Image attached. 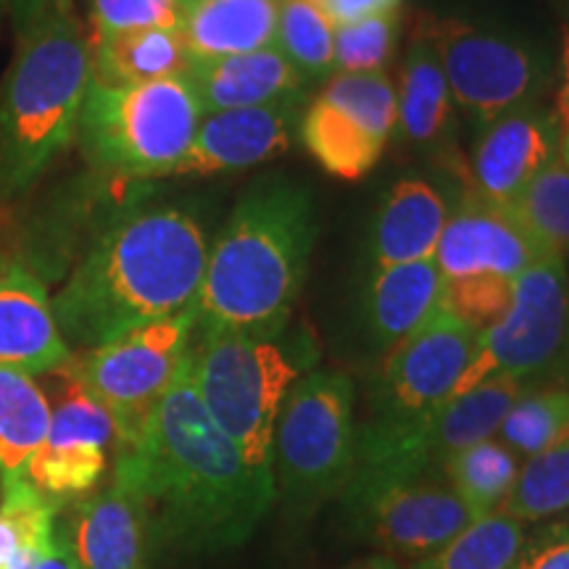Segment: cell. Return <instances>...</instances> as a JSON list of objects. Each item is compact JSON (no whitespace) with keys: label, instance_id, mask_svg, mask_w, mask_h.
<instances>
[{"label":"cell","instance_id":"cell-1","mask_svg":"<svg viewBox=\"0 0 569 569\" xmlns=\"http://www.w3.org/2000/svg\"><path fill=\"white\" fill-rule=\"evenodd\" d=\"M111 475L142 501L151 551L172 557L238 549L277 501L274 480L248 465L203 407L190 356L138 443L113 451Z\"/></svg>","mask_w":569,"mask_h":569},{"label":"cell","instance_id":"cell-2","mask_svg":"<svg viewBox=\"0 0 569 569\" xmlns=\"http://www.w3.org/2000/svg\"><path fill=\"white\" fill-rule=\"evenodd\" d=\"M209 243L182 209H148L113 224L53 298L71 351L196 309Z\"/></svg>","mask_w":569,"mask_h":569},{"label":"cell","instance_id":"cell-3","mask_svg":"<svg viewBox=\"0 0 569 569\" xmlns=\"http://www.w3.org/2000/svg\"><path fill=\"white\" fill-rule=\"evenodd\" d=\"M315 198L288 177H267L234 206L206 259L198 327L280 338L309 272Z\"/></svg>","mask_w":569,"mask_h":569},{"label":"cell","instance_id":"cell-4","mask_svg":"<svg viewBox=\"0 0 569 569\" xmlns=\"http://www.w3.org/2000/svg\"><path fill=\"white\" fill-rule=\"evenodd\" d=\"M92 82L90 34L74 0H51L0 84V201L24 196L77 140Z\"/></svg>","mask_w":569,"mask_h":569},{"label":"cell","instance_id":"cell-5","mask_svg":"<svg viewBox=\"0 0 569 569\" xmlns=\"http://www.w3.org/2000/svg\"><path fill=\"white\" fill-rule=\"evenodd\" d=\"M190 375L219 430L261 478H272V438L280 407L309 361L280 343L243 332L196 327Z\"/></svg>","mask_w":569,"mask_h":569},{"label":"cell","instance_id":"cell-6","mask_svg":"<svg viewBox=\"0 0 569 569\" xmlns=\"http://www.w3.org/2000/svg\"><path fill=\"white\" fill-rule=\"evenodd\" d=\"M201 119L203 109L184 74L130 88L90 82L77 140L98 172L156 180L177 172Z\"/></svg>","mask_w":569,"mask_h":569},{"label":"cell","instance_id":"cell-7","mask_svg":"<svg viewBox=\"0 0 569 569\" xmlns=\"http://www.w3.org/2000/svg\"><path fill=\"white\" fill-rule=\"evenodd\" d=\"M478 343V330L438 306L425 325L390 348L375 377L369 419L356 427L353 469L377 465L430 425L457 390Z\"/></svg>","mask_w":569,"mask_h":569},{"label":"cell","instance_id":"cell-8","mask_svg":"<svg viewBox=\"0 0 569 569\" xmlns=\"http://www.w3.org/2000/svg\"><path fill=\"white\" fill-rule=\"evenodd\" d=\"M353 382L338 369L298 377L284 396L272 438L277 498L293 517L311 515L340 496L353 475Z\"/></svg>","mask_w":569,"mask_h":569},{"label":"cell","instance_id":"cell-9","mask_svg":"<svg viewBox=\"0 0 569 569\" xmlns=\"http://www.w3.org/2000/svg\"><path fill=\"white\" fill-rule=\"evenodd\" d=\"M196 327L198 315L190 309L71 356L69 372L113 419V451L146 432L188 361Z\"/></svg>","mask_w":569,"mask_h":569},{"label":"cell","instance_id":"cell-10","mask_svg":"<svg viewBox=\"0 0 569 569\" xmlns=\"http://www.w3.org/2000/svg\"><path fill=\"white\" fill-rule=\"evenodd\" d=\"M567 327L569 280L565 261L543 256L515 277L509 311L480 336L475 359L461 375L453 396L467 393L493 377H511L528 388L559 382Z\"/></svg>","mask_w":569,"mask_h":569},{"label":"cell","instance_id":"cell-11","mask_svg":"<svg viewBox=\"0 0 569 569\" xmlns=\"http://www.w3.org/2000/svg\"><path fill=\"white\" fill-rule=\"evenodd\" d=\"M422 32L436 48L453 106L480 130L517 106L530 103L543 88V59L525 42L461 19H425Z\"/></svg>","mask_w":569,"mask_h":569},{"label":"cell","instance_id":"cell-12","mask_svg":"<svg viewBox=\"0 0 569 569\" xmlns=\"http://www.w3.org/2000/svg\"><path fill=\"white\" fill-rule=\"evenodd\" d=\"M353 525L393 557L425 559L475 522L446 478L388 482L343 493Z\"/></svg>","mask_w":569,"mask_h":569},{"label":"cell","instance_id":"cell-13","mask_svg":"<svg viewBox=\"0 0 569 569\" xmlns=\"http://www.w3.org/2000/svg\"><path fill=\"white\" fill-rule=\"evenodd\" d=\"M559 124L536 103L517 106L482 127L467 193L509 206L559 156Z\"/></svg>","mask_w":569,"mask_h":569},{"label":"cell","instance_id":"cell-14","mask_svg":"<svg viewBox=\"0 0 569 569\" xmlns=\"http://www.w3.org/2000/svg\"><path fill=\"white\" fill-rule=\"evenodd\" d=\"M303 96L284 101L248 106V109L203 113L193 146L174 174H222L284 153L301 124Z\"/></svg>","mask_w":569,"mask_h":569},{"label":"cell","instance_id":"cell-15","mask_svg":"<svg viewBox=\"0 0 569 569\" xmlns=\"http://www.w3.org/2000/svg\"><path fill=\"white\" fill-rule=\"evenodd\" d=\"M546 253L517 222L509 206H498L467 193L459 209L448 213L440 234L436 264L443 277L501 274L515 280ZM559 259V256H557Z\"/></svg>","mask_w":569,"mask_h":569},{"label":"cell","instance_id":"cell-16","mask_svg":"<svg viewBox=\"0 0 569 569\" xmlns=\"http://www.w3.org/2000/svg\"><path fill=\"white\" fill-rule=\"evenodd\" d=\"M71 356L42 277L19 256L0 253V367L51 375Z\"/></svg>","mask_w":569,"mask_h":569},{"label":"cell","instance_id":"cell-17","mask_svg":"<svg viewBox=\"0 0 569 569\" xmlns=\"http://www.w3.org/2000/svg\"><path fill=\"white\" fill-rule=\"evenodd\" d=\"M80 569H148L151 536L138 493L119 478L74 501L61 522Z\"/></svg>","mask_w":569,"mask_h":569},{"label":"cell","instance_id":"cell-18","mask_svg":"<svg viewBox=\"0 0 569 569\" xmlns=\"http://www.w3.org/2000/svg\"><path fill=\"white\" fill-rule=\"evenodd\" d=\"M184 80L198 96L203 113L248 109L303 96L306 82L277 46L227 59L190 61Z\"/></svg>","mask_w":569,"mask_h":569},{"label":"cell","instance_id":"cell-19","mask_svg":"<svg viewBox=\"0 0 569 569\" xmlns=\"http://www.w3.org/2000/svg\"><path fill=\"white\" fill-rule=\"evenodd\" d=\"M448 222V203L430 182L409 177L390 188L372 227L375 269L436 259Z\"/></svg>","mask_w":569,"mask_h":569},{"label":"cell","instance_id":"cell-20","mask_svg":"<svg viewBox=\"0 0 569 569\" xmlns=\"http://www.w3.org/2000/svg\"><path fill=\"white\" fill-rule=\"evenodd\" d=\"M277 9L280 0H184L180 34L190 61L274 48Z\"/></svg>","mask_w":569,"mask_h":569},{"label":"cell","instance_id":"cell-21","mask_svg":"<svg viewBox=\"0 0 569 569\" xmlns=\"http://www.w3.org/2000/svg\"><path fill=\"white\" fill-rule=\"evenodd\" d=\"M443 274L436 259L375 269L365 296V325L375 348H390L409 338L438 309Z\"/></svg>","mask_w":569,"mask_h":569},{"label":"cell","instance_id":"cell-22","mask_svg":"<svg viewBox=\"0 0 569 569\" xmlns=\"http://www.w3.org/2000/svg\"><path fill=\"white\" fill-rule=\"evenodd\" d=\"M92 82L130 88L182 77L190 67L180 30H134L90 38Z\"/></svg>","mask_w":569,"mask_h":569},{"label":"cell","instance_id":"cell-23","mask_svg":"<svg viewBox=\"0 0 569 569\" xmlns=\"http://www.w3.org/2000/svg\"><path fill=\"white\" fill-rule=\"evenodd\" d=\"M398 138L409 146H436L451 127L453 98L436 48L419 30L411 40L407 63L398 82Z\"/></svg>","mask_w":569,"mask_h":569},{"label":"cell","instance_id":"cell-24","mask_svg":"<svg viewBox=\"0 0 569 569\" xmlns=\"http://www.w3.org/2000/svg\"><path fill=\"white\" fill-rule=\"evenodd\" d=\"M298 132L319 167L340 180L367 177L388 148V142L377 138L369 127L322 96L301 113Z\"/></svg>","mask_w":569,"mask_h":569},{"label":"cell","instance_id":"cell-25","mask_svg":"<svg viewBox=\"0 0 569 569\" xmlns=\"http://www.w3.org/2000/svg\"><path fill=\"white\" fill-rule=\"evenodd\" d=\"M51 403L34 377L0 367V478L24 475L46 443Z\"/></svg>","mask_w":569,"mask_h":569},{"label":"cell","instance_id":"cell-26","mask_svg":"<svg viewBox=\"0 0 569 569\" xmlns=\"http://www.w3.org/2000/svg\"><path fill=\"white\" fill-rule=\"evenodd\" d=\"M61 503L40 493L24 475L0 478V569L38 557L51 543Z\"/></svg>","mask_w":569,"mask_h":569},{"label":"cell","instance_id":"cell-27","mask_svg":"<svg viewBox=\"0 0 569 569\" xmlns=\"http://www.w3.org/2000/svg\"><path fill=\"white\" fill-rule=\"evenodd\" d=\"M522 525L549 522L569 511V430L519 465L507 501L498 509Z\"/></svg>","mask_w":569,"mask_h":569},{"label":"cell","instance_id":"cell-28","mask_svg":"<svg viewBox=\"0 0 569 569\" xmlns=\"http://www.w3.org/2000/svg\"><path fill=\"white\" fill-rule=\"evenodd\" d=\"M519 472V457L501 440H480L448 461L443 478L475 519L503 507Z\"/></svg>","mask_w":569,"mask_h":569},{"label":"cell","instance_id":"cell-29","mask_svg":"<svg viewBox=\"0 0 569 569\" xmlns=\"http://www.w3.org/2000/svg\"><path fill=\"white\" fill-rule=\"evenodd\" d=\"M522 543L525 525L503 511H493L419 559L415 569H511Z\"/></svg>","mask_w":569,"mask_h":569},{"label":"cell","instance_id":"cell-30","mask_svg":"<svg viewBox=\"0 0 569 569\" xmlns=\"http://www.w3.org/2000/svg\"><path fill=\"white\" fill-rule=\"evenodd\" d=\"M517 222L546 253L569 259V161L557 156L528 188L509 203Z\"/></svg>","mask_w":569,"mask_h":569},{"label":"cell","instance_id":"cell-31","mask_svg":"<svg viewBox=\"0 0 569 569\" xmlns=\"http://www.w3.org/2000/svg\"><path fill=\"white\" fill-rule=\"evenodd\" d=\"M569 430V386L528 388L498 427V440L519 459H530Z\"/></svg>","mask_w":569,"mask_h":569},{"label":"cell","instance_id":"cell-32","mask_svg":"<svg viewBox=\"0 0 569 569\" xmlns=\"http://www.w3.org/2000/svg\"><path fill=\"white\" fill-rule=\"evenodd\" d=\"M336 27L311 0H280L277 48L303 80L332 74Z\"/></svg>","mask_w":569,"mask_h":569},{"label":"cell","instance_id":"cell-33","mask_svg":"<svg viewBox=\"0 0 569 569\" xmlns=\"http://www.w3.org/2000/svg\"><path fill=\"white\" fill-rule=\"evenodd\" d=\"M319 96L359 119L377 138L390 142L396 134L398 92L386 71L367 74H332Z\"/></svg>","mask_w":569,"mask_h":569},{"label":"cell","instance_id":"cell-34","mask_svg":"<svg viewBox=\"0 0 569 569\" xmlns=\"http://www.w3.org/2000/svg\"><path fill=\"white\" fill-rule=\"evenodd\" d=\"M401 32V11L380 13L353 24L336 27L332 42V74H367L386 71L393 59Z\"/></svg>","mask_w":569,"mask_h":569},{"label":"cell","instance_id":"cell-35","mask_svg":"<svg viewBox=\"0 0 569 569\" xmlns=\"http://www.w3.org/2000/svg\"><path fill=\"white\" fill-rule=\"evenodd\" d=\"M515 298V280L501 274H465L443 277L438 306L461 325L472 327L480 336L509 311Z\"/></svg>","mask_w":569,"mask_h":569},{"label":"cell","instance_id":"cell-36","mask_svg":"<svg viewBox=\"0 0 569 569\" xmlns=\"http://www.w3.org/2000/svg\"><path fill=\"white\" fill-rule=\"evenodd\" d=\"M184 0H90V38L134 30H180Z\"/></svg>","mask_w":569,"mask_h":569},{"label":"cell","instance_id":"cell-37","mask_svg":"<svg viewBox=\"0 0 569 569\" xmlns=\"http://www.w3.org/2000/svg\"><path fill=\"white\" fill-rule=\"evenodd\" d=\"M511 569H569V517L540 522L525 536Z\"/></svg>","mask_w":569,"mask_h":569},{"label":"cell","instance_id":"cell-38","mask_svg":"<svg viewBox=\"0 0 569 569\" xmlns=\"http://www.w3.org/2000/svg\"><path fill=\"white\" fill-rule=\"evenodd\" d=\"M332 27L353 24V21L380 17V13H396L401 11L403 0H311Z\"/></svg>","mask_w":569,"mask_h":569},{"label":"cell","instance_id":"cell-39","mask_svg":"<svg viewBox=\"0 0 569 569\" xmlns=\"http://www.w3.org/2000/svg\"><path fill=\"white\" fill-rule=\"evenodd\" d=\"M551 113L559 124V156H565L569 161V27L565 30V40H561V82Z\"/></svg>","mask_w":569,"mask_h":569},{"label":"cell","instance_id":"cell-40","mask_svg":"<svg viewBox=\"0 0 569 569\" xmlns=\"http://www.w3.org/2000/svg\"><path fill=\"white\" fill-rule=\"evenodd\" d=\"M32 569H80L77 567L74 553H71L69 540H67V536H63L61 522H56V532H53L51 543H48L46 549L34 557Z\"/></svg>","mask_w":569,"mask_h":569},{"label":"cell","instance_id":"cell-41","mask_svg":"<svg viewBox=\"0 0 569 569\" xmlns=\"http://www.w3.org/2000/svg\"><path fill=\"white\" fill-rule=\"evenodd\" d=\"M48 3H51V0H11L9 17H11L13 34H17V40L24 38V34L30 32L34 24H38V19L48 9Z\"/></svg>","mask_w":569,"mask_h":569},{"label":"cell","instance_id":"cell-42","mask_svg":"<svg viewBox=\"0 0 569 569\" xmlns=\"http://www.w3.org/2000/svg\"><path fill=\"white\" fill-rule=\"evenodd\" d=\"M348 569H401L390 557H369L365 561H356L353 567Z\"/></svg>","mask_w":569,"mask_h":569},{"label":"cell","instance_id":"cell-43","mask_svg":"<svg viewBox=\"0 0 569 569\" xmlns=\"http://www.w3.org/2000/svg\"><path fill=\"white\" fill-rule=\"evenodd\" d=\"M559 382L561 386H569V327H567V351H565V361H561Z\"/></svg>","mask_w":569,"mask_h":569},{"label":"cell","instance_id":"cell-44","mask_svg":"<svg viewBox=\"0 0 569 569\" xmlns=\"http://www.w3.org/2000/svg\"><path fill=\"white\" fill-rule=\"evenodd\" d=\"M32 561H34V557H21L11 569H32Z\"/></svg>","mask_w":569,"mask_h":569},{"label":"cell","instance_id":"cell-45","mask_svg":"<svg viewBox=\"0 0 569 569\" xmlns=\"http://www.w3.org/2000/svg\"><path fill=\"white\" fill-rule=\"evenodd\" d=\"M11 11V0H0V24H3V19L9 17Z\"/></svg>","mask_w":569,"mask_h":569}]
</instances>
